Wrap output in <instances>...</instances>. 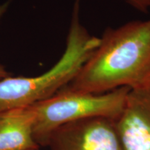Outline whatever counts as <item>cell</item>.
Here are the masks:
<instances>
[{"mask_svg": "<svg viewBox=\"0 0 150 150\" xmlns=\"http://www.w3.org/2000/svg\"><path fill=\"white\" fill-rule=\"evenodd\" d=\"M115 123L122 150H150V86L130 89Z\"/></svg>", "mask_w": 150, "mask_h": 150, "instance_id": "obj_5", "label": "cell"}, {"mask_svg": "<svg viewBox=\"0 0 150 150\" xmlns=\"http://www.w3.org/2000/svg\"><path fill=\"white\" fill-rule=\"evenodd\" d=\"M9 5H10V1H6L0 4V22L8 10ZM9 76H11V73L7 71L4 65L0 64V80L8 77Z\"/></svg>", "mask_w": 150, "mask_h": 150, "instance_id": "obj_8", "label": "cell"}, {"mask_svg": "<svg viewBox=\"0 0 150 150\" xmlns=\"http://www.w3.org/2000/svg\"><path fill=\"white\" fill-rule=\"evenodd\" d=\"M74 79L65 88L102 94L150 86V18L108 27Z\"/></svg>", "mask_w": 150, "mask_h": 150, "instance_id": "obj_1", "label": "cell"}, {"mask_svg": "<svg viewBox=\"0 0 150 150\" xmlns=\"http://www.w3.org/2000/svg\"><path fill=\"white\" fill-rule=\"evenodd\" d=\"M50 150H122L115 120L93 117L58 127L49 137Z\"/></svg>", "mask_w": 150, "mask_h": 150, "instance_id": "obj_4", "label": "cell"}, {"mask_svg": "<svg viewBox=\"0 0 150 150\" xmlns=\"http://www.w3.org/2000/svg\"><path fill=\"white\" fill-rule=\"evenodd\" d=\"M35 120L31 106L0 112V150H39L33 136Z\"/></svg>", "mask_w": 150, "mask_h": 150, "instance_id": "obj_6", "label": "cell"}, {"mask_svg": "<svg viewBox=\"0 0 150 150\" xmlns=\"http://www.w3.org/2000/svg\"><path fill=\"white\" fill-rule=\"evenodd\" d=\"M131 6L142 13H148L150 9V0H126Z\"/></svg>", "mask_w": 150, "mask_h": 150, "instance_id": "obj_7", "label": "cell"}, {"mask_svg": "<svg viewBox=\"0 0 150 150\" xmlns=\"http://www.w3.org/2000/svg\"><path fill=\"white\" fill-rule=\"evenodd\" d=\"M80 0L74 2L63 55L44 74L33 77L9 76L0 80V112L26 108L53 97L68 85L99 45L80 20Z\"/></svg>", "mask_w": 150, "mask_h": 150, "instance_id": "obj_2", "label": "cell"}, {"mask_svg": "<svg viewBox=\"0 0 150 150\" xmlns=\"http://www.w3.org/2000/svg\"><path fill=\"white\" fill-rule=\"evenodd\" d=\"M129 91V88H120L108 93L93 94L63 88L53 97L31 106L35 112V140L40 147H46L52 131L78 120L93 117L116 120L122 111Z\"/></svg>", "mask_w": 150, "mask_h": 150, "instance_id": "obj_3", "label": "cell"}]
</instances>
